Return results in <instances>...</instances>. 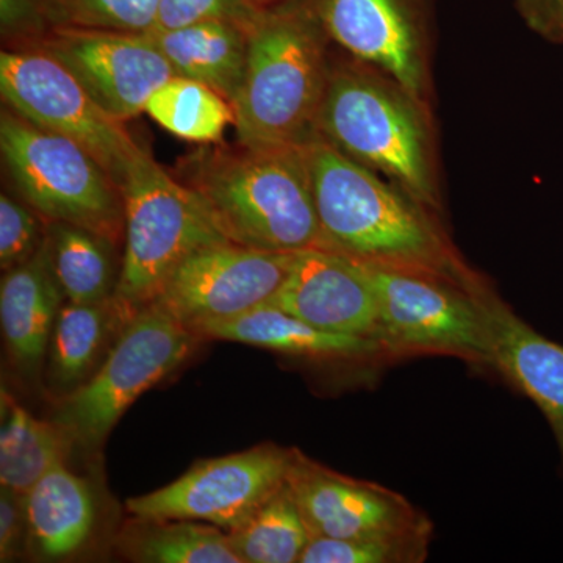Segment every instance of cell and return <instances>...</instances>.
Instances as JSON below:
<instances>
[{"label":"cell","mask_w":563,"mask_h":563,"mask_svg":"<svg viewBox=\"0 0 563 563\" xmlns=\"http://www.w3.org/2000/svg\"><path fill=\"white\" fill-rule=\"evenodd\" d=\"M0 152L14 190L44 221L80 225L117 244L124 240L120 185L76 141L44 131L3 107Z\"/></svg>","instance_id":"6"},{"label":"cell","mask_w":563,"mask_h":563,"mask_svg":"<svg viewBox=\"0 0 563 563\" xmlns=\"http://www.w3.org/2000/svg\"><path fill=\"white\" fill-rule=\"evenodd\" d=\"M332 47L310 0L258 11L250 25L242 85L232 102L239 141L307 146L318 139Z\"/></svg>","instance_id":"4"},{"label":"cell","mask_w":563,"mask_h":563,"mask_svg":"<svg viewBox=\"0 0 563 563\" xmlns=\"http://www.w3.org/2000/svg\"><path fill=\"white\" fill-rule=\"evenodd\" d=\"M432 533L358 540L312 537L299 563H421Z\"/></svg>","instance_id":"28"},{"label":"cell","mask_w":563,"mask_h":563,"mask_svg":"<svg viewBox=\"0 0 563 563\" xmlns=\"http://www.w3.org/2000/svg\"><path fill=\"white\" fill-rule=\"evenodd\" d=\"M70 443L54 421L38 420L2 391L0 487L27 495L55 463L65 461Z\"/></svg>","instance_id":"23"},{"label":"cell","mask_w":563,"mask_h":563,"mask_svg":"<svg viewBox=\"0 0 563 563\" xmlns=\"http://www.w3.org/2000/svg\"><path fill=\"white\" fill-rule=\"evenodd\" d=\"M44 29L80 27L147 33L157 21L158 0H32Z\"/></svg>","instance_id":"27"},{"label":"cell","mask_w":563,"mask_h":563,"mask_svg":"<svg viewBox=\"0 0 563 563\" xmlns=\"http://www.w3.org/2000/svg\"><path fill=\"white\" fill-rule=\"evenodd\" d=\"M46 239V222L27 202L0 196V266L3 272L31 261Z\"/></svg>","instance_id":"29"},{"label":"cell","mask_w":563,"mask_h":563,"mask_svg":"<svg viewBox=\"0 0 563 563\" xmlns=\"http://www.w3.org/2000/svg\"><path fill=\"white\" fill-rule=\"evenodd\" d=\"M27 547L49 561L76 554L87 544L96 521V506L87 481L55 463L25 495Z\"/></svg>","instance_id":"19"},{"label":"cell","mask_w":563,"mask_h":563,"mask_svg":"<svg viewBox=\"0 0 563 563\" xmlns=\"http://www.w3.org/2000/svg\"><path fill=\"white\" fill-rule=\"evenodd\" d=\"M295 255L233 242L211 244L181 263L155 302L198 333L268 302L287 279Z\"/></svg>","instance_id":"12"},{"label":"cell","mask_w":563,"mask_h":563,"mask_svg":"<svg viewBox=\"0 0 563 563\" xmlns=\"http://www.w3.org/2000/svg\"><path fill=\"white\" fill-rule=\"evenodd\" d=\"M324 250L380 268L433 274L474 291L490 287L426 209L321 136L307 144Z\"/></svg>","instance_id":"1"},{"label":"cell","mask_w":563,"mask_h":563,"mask_svg":"<svg viewBox=\"0 0 563 563\" xmlns=\"http://www.w3.org/2000/svg\"><path fill=\"white\" fill-rule=\"evenodd\" d=\"M44 222L52 266L66 301L96 303L114 296L122 262L117 257L118 244L69 222Z\"/></svg>","instance_id":"22"},{"label":"cell","mask_w":563,"mask_h":563,"mask_svg":"<svg viewBox=\"0 0 563 563\" xmlns=\"http://www.w3.org/2000/svg\"><path fill=\"white\" fill-rule=\"evenodd\" d=\"M252 10L262 11L273 9V7L282 5V3L291 2V0H244Z\"/></svg>","instance_id":"33"},{"label":"cell","mask_w":563,"mask_h":563,"mask_svg":"<svg viewBox=\"0 0 563 563\" xmlns=\"http://www.w3.org/2000/svg\"><path fill=\"white\" fill-rule=\"evenodd\" d=\"M16 47L52 55L99 106L124 122L143 113L152 92L176 76L147 33L52 27Z\"/></svg>","instance_id":"13"},{"label":"cell","mask_w":563,"mask_h":563,"mask_svg":"<svg viewBox=\"0 0 563 563\" xmlns=\"http://www.w3.org/2000/svg\"><path fill=\"white\" fill-rule=\"evenodd\" d=\"M250 25L213 20L147 35L172 63L176 76L202 81L232 103L246 68Z\"/></svg>","instance_id":"20"},{"label":"cell","mask_w":563,"mask_h":563,"mask_svg":"<svg viewBox=\"0 0 563 563\" xmlns=\"http://www.w3.org/2000/svg\"><path fill=\"white\" fill-rule=\"evenodd\" d=\"M228 533L243 563H299L313 537L288 483Z\"/></svg>","instance_id":"26"},{"label":"cell","mask_w":563,"mask_h":563,"mask_svg":"<svg viewBox=\"0 0 563 563\" xmlns=\"http://www.w3.org/2000/svg\"><path fill=\"white\" fill-rule=\"evenodd\" d=\"M196 335L243 343L310 361L387 362L376 340L321 331L268 302L231 321L206 325Z\"/></svg>","instance_id":"18"},{"label":"cell","mask_w":563,"mask_h":563,"mask_svg":"<svg viewBox=\"0 0 563 563\" xmlns=\"http://www.w3.org/2000/svg\"><path fill=\"white\" fill-rule=\"evenodd\" d=\"M65 302L44 239L31 261L7 272L0 284L3 339L14 365L27 376L40 373Z\"/></svg>","instance_id":"17"},{"label":"cell","mask_w":563,"mask_h":563,"mask_svg":"<svg viewBox=\"0 0 563 563\" xmlns=\"http://www.w3.org/2000/svg\"><path fill=\"white\" fill-rule=\"evenodd\" d=\"M514 5L533 35L563 46V0H514Z\"/></svg>","instance_id":"32"},{"label":"cell","mask_w":563,"mask_h":563,"mask_svg":"<svg viewBox=\"0 0 563 563\" xmlns=\"http://www.w3.org/2000/svg\"><path fill=\"white\" fill-rule=\"evenodd\" d=\"M0 92L5 107L24 120L90 152L120 188L144 151L124 121L99 106L60 62L36 47L2 51Z\"/></svg>","instance_id":"9"},{"label":"cell","mask_w":563,"mask_h":563,"mask_svg":"<svg viewBox=\"0 0 563 563\" xmlns=\"http://www.w3.org/2000/svg\"><path fill=\"white\" fill-rule=\"evenodd\" d=\"M318 136L443 218L433 107L388 74L333 54Z\"/></svg>","instance_id":"2"},{"label":"cell","mask_w":563,"mask_h":563,"mask_svg":"<svg viewBox=\"0 0 563 563\" xmlns=\"http://www.w3.org/2000/svg\"><path fill=\"white\" fill-rule=\"evenodd\" d=\"M288 485L313 537L379 539L433 532L401 493L325 468L295 448Z\"/></svg>","instance_id":"14"},{"label":"cell","mask_w":563,"mask_h":563,"mask_svg":"<svg viewBox=\"0 0 563 563\" xmlns=\"http://www.w3.org/2000/svg\"><path fill=\"white\" fill-rule=\"evenodd\" d=\"M199 336L157 302L139 310L87 383L63 396L52 421L70 442L96 450L132 404L190 355Z\"/></svg>","instance_id":"8"},{"label":"cell","mask_w":563,"mask_h":563,"mask_svg":"<svg viewBox=\"0 0 563 563\" xmlns=\"http://www.w3.org/2000/svg\"><path fill=\"white\" fill-rule=\"evenodd\" d=\"M336 49L433 107L437 0H310Z\"/></svg>","instance_id":"11"},{"label":"cell","mask_w":563,"mask_h":563,"mask_svg":"<svg viewBox=\"0 0 563 563\" xmlns=\"http://www.w3.org/2000/svg\"><path fill=\"white\" fill-rule=\"evenodd\" d=\"M369 268L377 292L376 342L387 361L450 355L492 368L485 306L492 285L474 291L433 274Z\"/></svg>","instance_id":"7"},{"label":"cell","mask_w":563,"mask_h":563,"mask_svg":"<svg viewBox=\"0 0 563 563\" xmlns=\"http://www.w3.org/2000/svg\"><path fill=\"white\" fill-rule=\"evenodd\" d=\"M492 335V368L537 407L554 433L563 468V344L547 339L496 295L485 296Z\"/></svg>","instance_id":"16"},{"label":"cell","mask_w":563,"mask_h":563,"mask_svg":"<svg viewBox=\"0 0 563 563\" xmlns=\"http://www.w3.org/2000/svg\"><path fill=\"white\" fill-rule=\"evenodd\" d=\"M268 303L321 331L376 340L372 268L329 250L296 252L287 279Z\"/></svg>","instance_id":"15"},{"label":"cell","mask_w":563,"mask_h":563,"mask_svg":"<svg viewBox=\"0 0 563 563\" xmlns=\"http://www.w3.org/2000/svg\"><path fill=\"white\" fill-rule=\"evenodd\" d=\"M133 314L117 296L96 303H63L46 355L51 387L62 393V398L90 379L111 336L120 333Z\"/></svg>","instance_id":"21"},{"label":"cell","mask_w":563,"mask_h":563,"mask_svg":"<svg viewBox=\"0 0 563 563\" xmlns=\"http://www.w3.org/2000/svg\"><path fill=\"white\" fill-rule=\"evenodd\" d=\"M295 448L261 444L199 461L166 487L128 499L141 520H190L225 532L242 528L288 481Z\"/></svg>","instance_id":"10"},{"label":"cell","mask_w":563,"mask_h":563,"mask_svg":"<svg viewBox=\"0 0 563 563\" xmlns=\"http://www.w3.org/2000/svg\"><path fill=\"white\" fill-rule=\"evenodd\" d=\"M27 539L25 495L0 487V561H13Z\"/></svg>","instance_id":"31"},{"label":"cell","mask_w":563,"mask_h":563,"mask_svg":"<svg viewBox=\"0 0 563 563\" xmlns=\"http://www.w3.org/2000/svg\"><path fill=\"white\" fill-rule=\"evenodd\" d=\"M124 251L118 301L133 313L155 302L173 273L202 247L231 242L201 196L141 152L121 184Z\"/></svg>","instance_id":"5"},{"label":"cell","mask_w":563,"mask_h":563,"mask_svg":"<svg viewBox=\"0 0 563 563\" xmlns=\"http://www.w3.org/2000/svg\"><path fill=\"white\" fill-rule=\"evenodd\" d=\"M118 547L144 563H243L229 533L190 520H141L122 531Z\"/></svg>","instance_id":"24"},{"label":"cell","mask_w":563,"mask_h":563,"mask_svg":"<svg viewBox=\"0 0 563 563\" xmlns=\"http://www.w3.org/2000/svg\"><path fill=\"white\" fill-rule=\"evenodd\" d=\"M144 113L165 131L191 143H220L235 122L232 103L202 81L174 76L152 92Z\"/></svg>","instance_id":"25"},{"label":"cell","mask_w":563,"mask_h":563,"mask_svg":"<svg viewBox=\"0 0 563 563\" xmlns=\"http://www.w3.org/2000/svg\"><path fill=\"white\" fill-rule=\"evenodd\" d=\"M180 180L209 207L231 242L254 250H324L307 146L207 147Z\"/></svg>","instance_id":"3"},{"label":"cell","mask_w":563,"mask_h":563,"mask_svg":"<svg viewBox=\"0 0 563 563\" xmlns=\"http://www.w3.org/2000/svg\"><path fill=\"white\" fill-rule=\"evenodd\" d=\"M257 13L244 0H158L157 21L152 31H174L213 20L250 24Z\"/></svg>","instance_id":"30"}]
</instances>
